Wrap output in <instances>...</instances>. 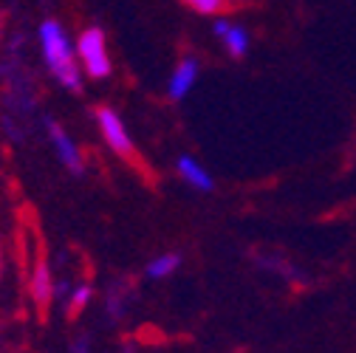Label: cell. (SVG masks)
Here are the masks:
<instances>
[{"instance_id":"ba28073f","label":"cell","mask_w":356,"mask_h":353,"mask_svg":"<svg viewBox=\"0 0 356 353\" xmlns=\"http://www.w3.org/2000/svg\"><path fill=\"white\" fill-rule=\"evenodd\" d=\"M215 31H218V37H224V42H227V49H229L232 57H243L249 51V34L243 28L229 26L227 20H220V23H215Z\"/></svg>"},{"instance_id":"9c48e42d","label":"cell","mask_w":356,"mask_h":353,"mask_svg":"<svg viewBox=\"0 0 356 353\" xmlns=\"http://www.w3.org/2000/svg\"><path fill=\"white\" fill-rule=\"evenodd\" d=\"M178 266H181V257H178V254H159L156 260L147 263V274H150L153 280H161V277L172 274Z\"/></svg>"},{"instance_id":"4fadbf2b","label":"cell","mask_w":356,"mask_h":353,"mask_svg":"<svg viewBox=\"0 0 356 353\" xmlns=\"http://www.w3.org/2000/svg\"><path fill=\"white\" fill-rule=\"evenodd\" d=\"M71 353H91V347H88V339H85V336H79V339L71 345Z\"/></svg>"},{"instance_id":"5bb4252c","label":"cell","mask_w":356,"mask_h":353,"mask_svg":"<svg viewBox=\"0 0 356 353\" xmlns=\"http://www.w3.org/2000/svg\"><path fill=\"white\" fill-rule=\"evenodd\" d=\"M235 3H241V0H235Z\"/></svg>"},{"instance_id":"8fae6325","label":"cell","mask_w":356,"mask_h":353,"mask_svg":"<svg viewBox=\"0 0 356 353\" xmlns=\"http://www.w3.org/2000/svg\"><path fill=\"white\" fill-rule=\"evenodd\" d=\"M190 9H195L198 15H218L227 6V0H184Z\"/></svg>"},{"instance_id":"8992f818","label":"cell","mask_w":356,"mask_h":353,"mask_svg":"<svg viewBox=\"0 0 356 353\" xmlns=\"http://www.w3.org/2000/svg\"><path fill=\"white\" fill-rule=\"evenodd\" d=\"M31 294H34V302L46 311L51 297H54V283H51V272L46 263H37V269L31 274Z\"/></svg>"},{"instance_id":"277c9868","label":"cell","mask_w":356,"mask_h":353,"mask_svg":"<svg viewBox=\"0 0 356 353\" xmlns=\"http://www.w3.org/2000/svg\"><path fill=\"white\" fill-rule=\"evenodd\" d=\"M46 130H49V139H51V145H54V150H57V158H60L74 175H82V172H85V161H82L79 147L71 142V136L65 133V130H63L54 119H46Z\"/></svg>"},{"instance_id":"6da1fadb","label":"cell","mask_w":356,"mask_h":353,"mask_svg":"<svg viewBox=\"0 0 356 353\" xmlns=\"http://www.w3.org/2000/svg\"><path fill=\"white\" fill-rule=\"evenodd\" d=\"M40 46H42V54H46V63H49L51 74L57 76V82L76 94L82 88V68L76 65L74 46H71L65 28L57 20H46L40 26Z\"/></svg>"},{"instance_id":"52a82bcc","label":"cell","mask_w":356,"mask_h":353,"mask_svg":"<svg viewBox=\"0 0 356 353\" xmlns=\"http://www.w3.org/2000/svg\"><path fill=\"white\" fill-rule=\"evenodd\" d=\"M178 175L187 181V184H193L195 190H204V192H209L212 190V179H209V172L195 161V158H190V156H181L178 158Z\"/></svg>"},{"instance_id":"5b68a950","label":"cell","mask_w":356,"mask_h":353,"mask_svg":"<svg viewBox=\"0 0 356 353\" xmlns=\"http://www.w3.org/2000/svg\"><path fill=\"white\" fill-rule=\"evenodd\" d=\"M195 76H198V60L187 57L181 65L175 68V74L170 76V97L172 99H184L187 91L193 88V82H195Z\"/></svg>"},{"instance_id":"7a4b0ae2","label":"cell","mask_w":356,"mask_h":353,"mask_svg":"<svg viewBox=\"0 0 356 353\" xmlns=\"http://www.w3.org/2000/svg\"><path fill=\"white\" fill-rule=\"evenodd\" d=\"M76 57L85 65V74L102 79L111 74V60H108V46H105V34L102 28H85L76 40Z\"/></svg>"},{"instance_id":"3957f363","label":"cell","mask_w":356,"mask_h":353,"mask_svg":"<svg viewBox=\"0 0 356 353\" xmlns=\"http://www.w3.org/2000/svg\"><path fill=\"white\" fill-rule=\"evenodd\" d=\"M97 122H99V130H102L108 147H111L113 153H119L122 158L133 161V156H136V147H133V142H130V136H127V130H124L119 113H116L113 108H99V110H97Z\"/></svg>"},{"instance_id":"30bf717a","label":"cell","mask_w":356,"mask_h":353,"mask_svg":"<svg viewBox=\"0 0 356 353\" xmlns=\"http://www.w3.org/2000/svg\"><path fill=\"white\" fill-rule=\"evenodd\" d=\"M88 299H91V286H76V288L68 294V314L76 317L82 308L88 305Z\"/></svg>"},{"instance_id":"7c38bea8","label":"cell","mask_w":356,"mask_h":353,"mask_svg":"<svg viewBox=\"0 0 356 353\" xmlns=\"http://www.w3.org/2000/svg\"><path fill=\"white\" fill-rule=\"evenodd\" d=\"M105 308H108V314H111V320H122L124 317V297L119 294V291H111L108 294V299H105Z\"/></svg>"}]
</instances>
